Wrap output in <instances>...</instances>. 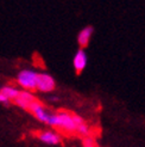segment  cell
<instances>
[{
  "label": "cell",
  "mask_w": 145,
  "mask_h": 147,
  "mask_svg": "<svg viewBox=\"0 0 145 147\" xmlns=\"http://www.w3.org/2000/svg\"><path fill=\"white\" fill-rule=\"evenodd\" d=\"M47 124H49L50 127H56L63 131H67V133H78L84 136L89 134V127L87 126L83 119L66 111L57 114L50 113Z\"/></svg>",
  "instance_id": "6da1fadb"
},
{
  "label": "cell",
  "mask_w": 145,
  "mask_h": 147,
  "mask_svg": "<svg viewBox=\"0 0 145 147\" xmlns=\"http://www.w3.org/2000/svg\"><path fill=\"white\" fill-rule=\"evenodd\" d=\"M37 79H38V73L33 72L31 69H23L19 72L17 77L18 84L25 89L26 91H37Z\"/></svg>",
  "instance_id": "7a4b0ae2"
},
{
  "label": "cell",
  "mask_w": 145,
  "mask_h": 147,
  "mask_svg": "<svg viewBox=\"0 0 145 147\" xmlns=\"http://www.w3.org/2000/svg\"><path fill=\"white\" fill-rule=\"evenodd\" d=\"M56 83L54 78L47 73H38L37 79V91L39 92H51L55 90Z\"/></svg>",
  "instance_id": "3957f363"
},
{
  "label": "cell",
  "mask_w": 145,
  "mask_h": 147,
  "mask_svg": "<svg viewBox=\"0 0 145 147\" xmlns=\"http://www.w3.org/2000/svg\"><path fill=\"white\" fill-rule=\"evenodd\" d=\"M29 110H30V111L35 115V117H36V119H37L38 121H41V122H43V123H45V124H47L50 113L47 111L45 108L43 107L39 102H37V100L33 102Z\"/></svg>",
  "instance_id": "277c9868"
},
{
  "label": "cell",
  "mask_w": 145,
  "mask_h": 147,
  "mask_svg": "<svg viewBox=\"0 0 145 147\" xmlns=\"http://www.w3.org/2000/svg\"><path fill=\"white\" fill-rule=\"evenodd\" d=\"M87 62H88V57H87L84 49H78L72 59V65H74L76 73H81L86 68Z\"/></svg>",
  "instance_id": "5b68a950"
},
{
  "label": "cell",
  "mask_w": 145,
  "mask_h": 147,
  "mask_svg": "<svg viewBox=\"0 0 145 147\" xmlns=\"http://www.w3.org/2000/svg\"><path fill=\"white\" fill-rule=\"evenodd\" d=\"M33 102H36V98L33 97V94L29 91H20L18 98L14 100V103H16L18 107H20L21 109H25V110L30 109Z\"/></svg>",
  "instance_id": "8992f818"
},
{
  "label": "cell",
  "mask_w": 145,
  "mask_h": 147,
  "mask_svg": "<svg viewBox=\"0 0 145 147\" xmlns=\"http://www.w3.org/2000/svg\"><path fill=\"white\" fill-rule=\"evenodd\" d=\"M38 139L47 145H57L61 142V136L59 134L54 133L51 130H47V131H42L38 134Z\"/></svg>",
  "instance_id": "52a82bcc"
},
{
  "label": "cell",
  "mask_w": 145,
  "mask_h": 147,
  "mask_svg": "<svg viewBox=\"0 0 145 147\" xmlns=\"http://www.w3.org/2000/svg\"><path fill=\"white\" fill-rule=\"evenodd\" d=\"M93 32H94V29L92 26L83 28L82 30L78 32V35H77L78 45L81 47H87V46H88V43H89V41L92 38V36H93Z\"/></svg>",
  "instance_id": "ba28073f"
},
{
  "label": "cell",
  "mask_w": 145,
  "mask_h": 147,
  "mask_svg": "<svg viewBox=\"0 0 145 147\" xmlns=\"http://www.w3.org/2000/svg\"><path fill=\"white\" fill-rule=\"evenodd\" d=\"M0 92H1L4 96H6L11 102H14L18 98L20 90H17L16 87H13V86H4V87L0 89Z\"/></svg>",
  "instance_id": "9c48e42d"
},
{
  "label": "cell",
  "mask_w": 145,
  "mask_h": 147,
  "mask_svg": "<svg viewBox=\"0 0 145 147\" xmlns=\"http://www.w3.org/2000/svg\"><path fill=\"white\" fill-rule=\"evenodd\" d=\"M0 103H1V104H4L5 107H9V105L11 104V100L7 98L6 96H4L1 92H0Z\"/></svg>",
  "instance_id": "30bf717a"
},
{
  "label": "cell",
  "mask_w": 145,
  "mask_h": 147,
  "mask_svg": "<svg viewBox=\"0 0 145 147\" xmlns=\"http://www.w3.org/2000/svg\"><path fill=\"white\" fill-rule=\"evenodd\" d=\"M83 146L84 147H96L95 142H94L92 139H89V138H86L83 140Z\"/></svg>",
  "instance_id": "8fae6325"
}]
</instances>
